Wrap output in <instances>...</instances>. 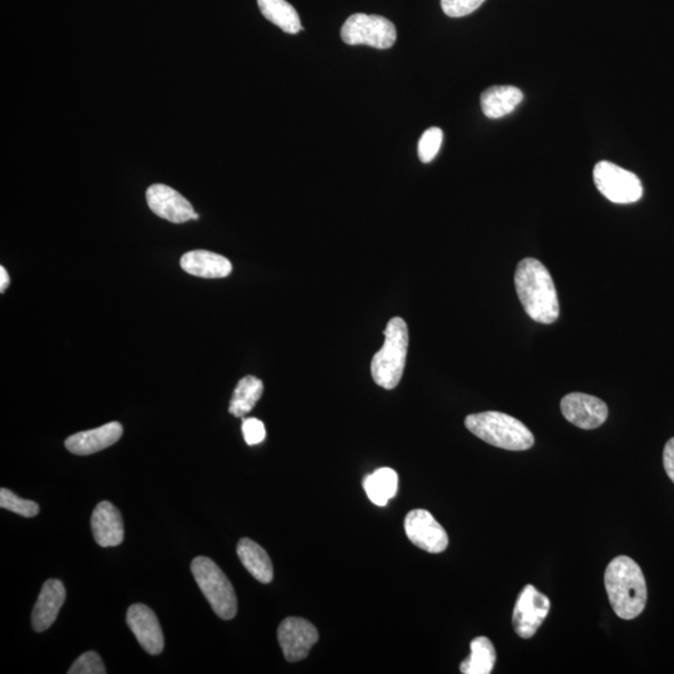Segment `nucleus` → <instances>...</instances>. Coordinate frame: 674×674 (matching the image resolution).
<instances>
[{"label":"nucleus","instance_id":"14","mask_svg":"<svg viewBox=\"0 0 674 674\" xmlns=\"http://www.w3.org/2000/svg\"><path fill=\"white\" fill-rule=\"evenodd\" d=\"M123 436L119 422H109L98 429L79 432L65 440V447L74 455L88 456L117 444Z\"/></svg>","mask_w":674,"mask_h":674},{"label":"nucleus","instance_id":"13","mask_svg":"<svg viewBox=\"0 0 674 674\" xmlns=\"http://www.w3.org/2000/svg\"><path fill=\"white\" fill-rule=\"evenodd\" d=\"M127 623L137 637L140 646L149 655L157 656L164 650V635L158 617L148 606L137 603L129 607Z\"/></svg>","mask_w":674,"mask_h":674},{"label":"nucleus","instance_id":"28","mask_svg":"<svg viewBox=\"0 0 674 674\" xmlns=\"http://www.w3.org/2000/svg\"><path fill=\"white\" fill-rule=\"evenodd\" d=\"M243 435L246 444L255 446L261 444L266 437V429L263 421L249 417L243 421Z\"/></svg>","mask_w":674,"mask_h":674},{"label":"nucleus","instance_id":"19","mask_svg":"<svg viewBox=\"0 0 674 674\" xmlns=\"http://www.w3.org/2000/svg\"><path fill=\"white\" fill-rule=\"evenodd\" d=\"M238 556L250 575L261 583H270L274 578L273 563L268 552L250 538H241L238 543Z\"/></svg>","mask_w":674,"mask_h":674},{"label":"nucleus","instance_id":"27","mask_svg":"<svg viewBox=\"0 0 674 674\" xmlns=\"http://www.w3.org/2000/svg\"><path fill=\"white\" fill-rule=\"evenodd\" d=\"M485 0H441V7L451 18L466 17L479 9Z\"/></svg>","mask_w":674,"mask_h":674},{"label":"nucleus","instance_id":"29","mask_svg":"<svg viewBox=\"0 0 674 674\" xmlns=\"http://www.w3.org/2000/svg\"><path fill=\"white\" fill-rule=\"evenodd\" d=\"M663 465H665L666 474L674 484V437L667 442L665 451H663Z\"/></svg>","mask_w":674,"mask_h":674},{"label":"nucleus","instance_id":"21","mask_svg":"<svg viewBox=\"0 0 674 674\" xmlns=\"http://www.w3.org/2000/svg\"><path fill=\"white\" fill-rule=\"evenodd\" d=\"M264 392L263 381L255 376H245L236 385L233 397H231L229 412L235 417L248 415L255 405L258 404Z\"/></svg>","mask_w":674,"mask_h":674},{"label":"nucleus","instance_id":"2","mask_svg":"<svg viewBox=\"0 0 674 674\" xmlns=\"http://www.w3.org/2000/svg\"><path fill=\"white\" fill-rule=\"evenodd\" d=\"M605 585L613 611L622 620H633L645 610L646 578L632 558L620 556L612 560L605 573Z\"/></svg>","mask_w":674,"mask_h":674},{"label":"nucleus","instance_id":"16","mask_svg":"<svg viewBox=\"0 0 674 674\" xmlns=\"http://www.w3.org/2000/svg\"><path fill=\"white\" fill-rule=\"evenodd\" d=\"M67 591L62 581L48 580L44 583L32 613L34 631L44 632L52 627L63 607Z\"/></svg>","mask_w":674,"mask_h":674},{"label":"nucleus","instance_id":"1","mask_svg":"<svg viewBox=\"0 0 674 674\" xmlns=\"http://www.w3.org/2000/svg\"><path fill=\"white\" fill-rule=\"evenodd\" d=\"M515 286L523 309L536 323L550 325L560 316L555 283L545 265L536 259H523L517 265Z\"/></svg>","mask_w":674,"mask_h":674},{"label":"nucleus","instance_id":"30","mask_svg":"<svg viewBox=\"0 0 674 674\" xmlns=\"http://www.w3.org/2000/svg\"><path fill=\"white\" fill-rule=\"evenodd\" d=\"M10 284V278L8 275V271L5 270L4 266H0V293H4L5 290H7L8 286Z\"/></svg>","mask_w":674,"mask_h":674},{"label":"nucleus","instance_id":"5","mask_svg":"<svg viewBox=\"0 0 674 674\" xmlns=\"http://www.w3.org/2000/svg\"><path fill=\"white\" fill-rule=\"evenodd\" d=\"M191 572L216 615L221 620H233L238 613V598L220 567L210 558L200 556L191 562Z\"/></svg>","mask_w":674,"mask_h":674},{"label":"nucleus","instance_id":"25","mask_svg":"<svg viewBox=\"0 0 674 674\" xmlns=\"http://www.w3.org/2000/svg\"><path fill=\"white\" fill-rule=\"evenodd\" d=\"M442 140H444V133H442L440 128H430L422 134L419 148H417L422 163H431L436 158L441 148Z\"/></svg>","mask_w":674,"mask_h":674},{"label":"nucleus","instance_id":"7","mask_svg":"<svg viewBox=\"0 0 674 674\" xmlns=\"http://www.w3.org/2000/svg\"><path fill=\"white\" fill-rule=\"evenodd\" d=\"M598 191L615 204H632L643 195L641 180L636 174L610 162H600L593 169Z\"/></svg>","mask_w":674,"mask_h":674},{"label":"nucleus","instance_id":"18","mask_svg":"<svg viewBox=\"0 0 674 674\" xmlns=\"http://www.w3.org/2000/svg\"><path fill=\"white\" fill-rule=\"evenodd\" d=\"M523 93L512 85H495L481 95L482 112L490 119L511 114L522 103Z\"/></svg>","mask_w":674,"mask_h":674},{"label":"nucleus","instance_id":"24","mask_svg":"<svg viewBox=\"0 0 674 674\" xmlns=\"http://www.w3.org/2000/svg\"><path fill=\"white\" fill-rule=\"evenodd\" d=\"M0 507L27 518L35 517L39 513L38 504H35L34 501L20 499L19 496L8 489L0 490Z\"/></svg>","mask_w":674,"mask_h":674},{"label":"nucleus","instance_id":"17","mask_svg":"<svg viewBox=\"0 0 674 674\" xmlns=\"http://www.w3.org/2000/svg\"><path fill=\"white\" fill-rule=\"evenodd\" d=\"M180 265L185 273L204 279H223L233 271L229 259L206 250L189 251L181 258Z\"/></svg>","mask_w":674,"mask_h":674},{"label":"nucleus","instance_id":"26","mask_svg":"<svg viewBox=\"0 0 674 674\" xmlns=\"http://www.w3.org/2000/svg\"><path fill=\"white\" fill-rule=\"evenodd\" d=\"M69 674H105L104 663L97 652H87L75 661L68 671Z\"/></svg>","mask_w":674,"mask_h":674},{"label":"nucleus","instance_id":"15","mask_svg":"<svg viewBox=\"0 0 674 674\" xmlns=\"http://www.w3.org/2000/svg\"><path fill=\"white\" fill-rule=\"evenodd\" d=\"M92 531L100 547L119 546L124 541L122 513L109 501L100 502L93 511Z\"/></svg>","mask_w":674,"mask_h":674},{"label":"nucleus","instance_id":"9","mask_svg":"<svg viewBox=\"0 0 674 674\" xmlns=\"http://www.w3.org/2000/svg\"><path fill=\"white\" fill-rule=\"evenodd\" d=\"M278 638L281 650L289 662H299L309 656L319 641V632L313 623L299 617H289L280 623Z\"/></svg>","mask_w":674,"mask_h":674},{"label":"nucleus","instance_id":"12","mask_svg":"<svg viewBox=\"0 0 674 674\" xmlns=\"http://www.w3.org/2000/svg\"><path fill=\"white\" fill-rule=\"evenodd\" d=\"M561 411L565 419L582 430L597 429L605 424L608 417V407L605 401L598 397L573 392L563 397Z\"/></svg>","mask_w":674,"mask_h":674},{"label":"nucleus","instance_id":"6","mask_svg":"<svg viewBox=\"0 0 674 674\" xmlns=\"http://www.w3.org/2000/svg\"><path fill=\"white\" fill-rule=\"evenodd\" d=\"M341 38L349 45L364 44L376 49H389L396 42L397 32L389 19L356 13L342 25Z\"/></svg>","mask_w":674,"mask_h":674},{"label":"nucleus","instance_id":"4","mask_svg":"<svg viewBox=\"0 0 674 674\" xmlns=\"http://www.w3.org/2000/svg\"><path fill=\"white\" fill-rule=\"evenodd\" d=\"M385 342L371 361L372 379L386 390L395 389L404 375L409 329L401 318H392L384 331Z\"/></svg>","mask_w":674,"mask_h":674},{"label":"nucleus","instance_id":"20","mask_svg":"<svg viewBox=\"0 0 674 674\" xmlns=\"http://www.w3.org/2000/svg\"><path fill=\"white\" fill-rule=\"evenodd\" d=\"M364 489L372 504L384 507L397 495L399 476L389 467H382L365 477Z\"/></svg>","mask_w":674,"mask_h":674},{"label":"nucleus","instance_id":"11","mask_svg":"<svg viewBox=\"0 0 674 674\" xmlns=\"http://www.w3.org/2000/svg\"><path fill=\"white\" fill-rule=\"evenodd\" d=\"M147 201L150 210L159 218L174 224L198 220L193 205L173 188L164 184H153L147 190Z\"/></svg>","mask_w":674,"mask_h":674},{"label":"nucleus","instance_id":"10","mask_svg":"<svg viewBox=\"0 0 674 674\" xmlns=\"http://www.w3.org/2000/svg\"><path fill=\"white\" fill-rule=\"evenodd\" d=\"M405 532L415 546L430 553L444 552L449 536L444 527L426 510H412L405 518Z\"/></svg>","mask_w":674,"mask_h":674},{"label":"nucleus","instance_id":"23","mask_svg":"<svg viewBox=\"0 0 674 674\" xmlns=\"http://www.w3.org/2000/svg\"><path fill=\"white\" fill-rule=\"evenodd\" d=\"M496 650L487 637H477L471 642V655L461 663L464 674H490L496 663Z\"/></svg>","mask_w":674,"mask_h":674},{"label":"nucleus","instance_id":"22","mask_svg":"<svg viewBox=\"0 0 674 674\" xmlns=\"http://www.w3.org/2000/svg\"><path fill=\"white\" fill-rule=\"evenodd\" d=\"M258 5L264 17L285 33L298 34L303 30L298 12L286 0H258Z\"/></svg>","mask_w":674,"mask_h":674},{"label":"nucleus","instance_id":"8","mask_svg":"<svg viewBox=\"0 0 674 674\" xmlns=\"http://www.w3.org/2000/svg\"><path fill=\"white\" fill-rule=\"evenodd\" d=\"M551 602L548 597L536 590L532 585L523 588L518 596L512 623L517 636L531 638L536 635L538 628L550 613Z\"/></svg>","mask_w":674,"mask_h":674},{"label":"nucleus","instance_id":"3","mask_svg":"<svg viewBox=\"0 0 674 674\" xmlns=\"http://www.w3.org/2000/svg\"><path fill=\"white\" fill-rule=\"evenodd\" d=\"M465 425L480 440L499 449L526 451L535 444V437L525 424L502 412L487 411L467 416Z\"/></svg>","mask_w":674,"mask_h":674}]
</instances>
